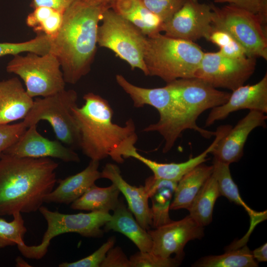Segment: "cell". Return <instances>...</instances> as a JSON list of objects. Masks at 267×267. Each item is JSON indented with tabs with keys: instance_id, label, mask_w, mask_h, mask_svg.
Here are the masks:
<instances>
[{
	"instance_id": "6da1fadb",
	"label": "cell",
	"mask_w": 267,
	"mask_h": 267,
	"mask_svg": "<svg viewBox=\"0 0 267 267\" xmlns=\"http://www.w3.org/2000/svg\"><path fill=\"white\" fill-rule=\"evenodd\" d=\"M83 99L81 107L76 105L71 108L79 131V148L91 160L110 157L123 163L138 139L134 121L129 119L124 126L115 124L112 109L106 99L93 92L85 94Z\"/></svg>"
},
{
	"instance_id": "7a4b0ae2",
	"label": "cell",
	"mask_w": 267,
	"mask_h": 267,
	"mask_svg": "<svg viewBox=\"0 0 267 267\" xmlns=\"http://www.w3.org/2000/svg\"><path fill=\"white\" fill-rule=\"evenodd\" d=\"M50 158L0 157V216L39 210L57 181Z\"/></svg>"
},
{
	"instance_id": "3957f363",
	"label": "cell",
	"mask_w": 267,
	"mask_h": 267,
	"mask_svg": "<svg viewBox=\"0 0 267 267\" xmlns=\"http://www.w3.org/2000/svg\"><path fill=\"white\" fill-rule=\"evenodd\" d=\"M109 7L75 0L64 11L50 52L58 59L66 83L75 84L90 70L97 50V32Z\"/></svg>"
},
{
	"instance_id": "277c9868",
	"label": "cell",
	"mask_w": 267,
	"mask_h": 267,
	"mask_svg": "<svg viewBox=\"0 0 267 267\" xmlns=\"http://www.w3.org/2000/svg\"><path fill=\"white\" fill-rule=\"evenodd\" d=\"M204 52L194 42L157 33L147 37L144 62L148 76L166 83L194 78Z\"/></svg>"
},
{
	"instance_id": "5b68a950",
	"label": "cell",
	"mask_w": 267,
	"mask_h": 267,
	"mask_svg": "<svg viewBox=\"0 0 267 267\" xmlns=\"http://www.w3.org/2000/svg\"><path fill=\"white\" fill-rule=\"evenodd\" d=\"M39 211L47 224L41 243L38 245L28 246L24 242L17 245L22 255L28 259L43 258L47 252L51 239L60 234L73 232L86 237H101L104 231L101 227L111 217L109 213L101 211L63 214L57 211H51L43 206Z\"/></svg>"
},
{
	"instance_id": "8992f818",
	"label": "cell",
	"mask_w": 267,
	"mask_h": 267,
	"mask_svg": "<svg viewBox=\"0 0 267 267\" xmlns=\"http://www.w3.org/2000/svg\"><path fill=\"white\" fill-rule=\"evenodd\" d=\"M101 21L97 28V44L112 50L132 70L137 68L148 76L144 62L147 37L111 8L104 11Z\"/></svg>"
},
{
	"instance_id": "52a82bcc",
	"label": "cell",
	"mask_w": 267,
	"mask_h": 267,
	"mask_svg": "<svg viewBox=\"0 0 267 267\" xmlns=\"http://www.w3.org/2000/svg\"><path fill=\"white\" fill-rule=\"evenodd\" d=\"M78 94L64 89L56 93L36 98L23 120L28 128L41 120L49 123L58 140L72 149L79 148L80 134L71 108L77 105Z\"/></svg>"
},
{
	"instance_id": "ba28073f",
	"label": "cell",
	"mask_w": 267,
	"mask_h": 267,
	"mask_svg": "<svg viewBox=\"0 0 267 267\" xmlns=\"http://www.w3.org/2000/svg\"><path fill=\"white\" fill-rule=\"evenodd\" d=\"M6 70L22 80L27 93L32 98L46 97L65 89L59 61L51 52L44 55L33 52L15 55Z\"/></svg>"
},
{
	"instance_id": "9c48e42d",
	"label": "cell",
	"mask_w": 267,
	"mask_h": 267,
	"mask_svg": "<svg viewBox=\"0 0 267 267\" xmlns=\"http://www.w3.org/2000/svg\"><path fill=\"white\" fill-rule=\"evenodd\" d=\"M214 28L228 33L244 49L247 56L267 60V26L256 15L229 4H211Z\"/></svg>"
},
{
	"instance_id": "30bf717a",
	"label": "cell",
	"mask_w": 267,
	"mask_h": 267,
	"mask_svg": "<svg viewBox=\"0 0 267 267\" xmlns=\"http://www.w3.org/2000/svg\"><path fill=\"white\" fill-rule=\"evenodd\" d=\"M256 58H231L216 52H204L194 78L212 87L235 90L244 85L253 74Z\"/></svg>"
},
{
	"instance_id": "8fae6325",
	"label": "cell",
	"mask_w": 267,
	"mask_h": 267,
	"mask_svg": "<svg viewBox=\"0 0 267 267\" xmlns=\"http://www.w3.org/2000/svg\"><path fill=\"white\" fill-rule=\"evenodd\" d=\"M213 11L211 4L198 0H187L181 8L164 23L161 32L165 35L190 42L208 39L213 30Z\"/></svg>"
},
{
	"instance_id": "7c38bea8",
	"label": "cell",
	"mask_w": 267,
	"mask_h": 267,
	"mask_svg": "<svg viewBox=\"0 0 267 267\" xmlns=\"http://www.w3.org/2000/svg\"><path fill=\"white\" fill-rule=\"evenodd\" d=\"M204 227L197 223L189 215L183 219L148 230L152 240L151 252L163 258L171 255L183 258V248L191 240L201 239L204 235Z\"/></svg>"
},
{
	"instance_id": "4fadbf2b",
	"label": "cell",
	"mask_w": 267,
	"mask_h": 267,
	"mask_svg": "<svg viewBox=\"0 0 267 267\" xmlns=\"http://www.w3.org/2000/svg\"><path fill=\"white\" fill-rule=\"evenodd\" d=\"M3 153L18 157L53 158L65 162L80 161L73 149L59 140H50L41 135L37 130V125L28 127Z\"/></svg>"
},
{
	"instance_id": "5bb4252c",
	"label": "cell",
	"mask_w": 267,
	"mask_h": 267,
	"mask_svg": "<svg viewBox=\"0 0 267 267\" xmlns=\"http://www.w3.org/2000/svg\"><path fill=\"white\" fill-rule=\"evenodd\" d=\"M242 109L267 113V74L255 84L243 85L233 90L225 103L212 109L205 126H211L217 121L225 119L230 113Z\"/></svg>"
},
{
	"instance_id": "9a60e30c",
	"label": "cell",
	"mask_w": 267,
	"mask_h": 267,
	"mask_svg": "<svg viewBox=\"0 0 267 267\" xmlns=\"http://www.w3.org/2000/svg\"><path fill=\"white\" fill-rule=\"evenodd\" d=\"M267 119L265 113L250 110L220 140L211 153L214 158L229 165L239 161L243 156L244 146L249 135L256 128L265 127Z\"/></svg>"
},
{
	"instance_id": "2e32d148",
	"label": "cell",
	"mask_w": 267,
	"mask_h": 267,
	"mask_svg": "<svg viewBox=\"0 0 267 267\" xmlns=\"http://www.w3.org/2000/svg\"><path fill=\"white\" fill-rule=\"evenodd\" d=\"M231 127L229 125L219 126L215 131L214 140L208 147L197 156L183 162L158 163L141 155L135 147L127 153L126 159L132 157L140 161L152 171L153 176L156 178L178 182L186 174L207 160L208 154L211 153Z\"/></svg>"
},
{
	"instance_id": "e0dca14e",
	"label": "cell",
	"mask_w": 267,
	"mask_h": 267,
	"mask_svg": "<svg viewBox=\"0 0 267 267\" xmlns=\"http://www.w3.org/2000/svg\"><path fill=\"white\" fill-rule=\"evenodd\" d=\"M101 178L109 179L117 187L125 196L128 209L137 222L145 229H150L152 224V215L144 186L137 187L128 183L122 177L119 167L112 163L105 165L101 172Z\"/></svg>"
},
{
	"instance_id": "ac0fdd59",
	"label": "cell",
	"mask_w": 267,
	"mask_h": 267,
	"mask_svg": "<svg viewBox=\"0 0 267 267\" xmlns=\"http://www.w3.org/2000/svg\"><path fill=\"white\" fill-rule=\"evenodd\" d=\"M116 80L130 96L135 107L140 108L146 105L153 107L159 113L160 122L165 121L170 116L176 96L167 84L162 88H142L132 84L120 74L116 75Z\"/></svg>"
},
{
	"instance_id": "d6986e66",
	"label": "cell",
	"mask_w": 267,
	"mask_h": 267,
	"mask_svg": "<svg viewBox=\"0 0 267 267\" xmlns=\"http://www.w3.org/2000/svg\"><path fill=\"white\" fill-rule=\"evenodd\" d=\"M33 102L17 77L0 81V125L23 120Z\"/></svg>"
},
{
	"instance_id": "ffe728a7",
	"label": "cell",
	"mask_w": 267,
	"mask_h": 267,
	"mask_svg": "<svg viewBox=\"0 0 267 267\" xmlns=\"http://www.w3.org/2000/svg\"><path fill=\"white\" fill-rule=\"evenodd\" d=\"M99 165V161L90 160L88 166L81 172L59 179L58 186L45 196L44 202L71 204L101 178Z\"/></svg>"
},
{
	"instance_id": "44dd1931",
	"label": "cell",
	"mask_w": 267,
	"mask_h": 267,
	"mask_svg": "<svg viewBox=\"0 0 267 267\" xmlns=\"http://www.w3.org/2000/svg\"><path fill=\"white\" fill-rule=\"evenodd\" d=\"M104 231L120 232L130 239L141 252H151L152 240L148 231L136 221L133 213L120 200L110 219L104 225Z\"/></svg>"
},
{
	"instance_id": "7402d4cb",
	"label": "cell",
	"mask_w": 267,
	"mask_h": 267,
	"mask_svg": "<svg viewBox=\"0 0 267 267\" xmlns=\"http://www.w3.org/2000/svg\"><path fill=\"white\" fill-rule=\"evenodd\" d=\"M177 184L178 182L156 178L153 176L146 179L144 186L151 200L150 210L152 226L154 228L172 221L169 216L170 206Z\"/></svg>"
},
{
	"instance_id": "603a6c76",
	"label": "cell",
	"mask_w": 267,
	"mask_h": 267,
	"mask_svg": "<svg viewBox=\"0 0 267 267\" xmlns=\"http://www.w3.org/2000/svg\"><path fill=\"white\" fill-rule=\"evenodd\" d=\"M111 8L147 37L161 32L163 22L146 7L142 0H114Z\"/></svg>"
},
{
	"instance_id": "cb8c5ba5",
	"label": "cell",
	"mask_w": 267,
	"mask_h": 267,
	"mask_svg": "<svg viewBox=\"0 0 267 267\" xmlns=\"http://www.w3.org/2000/svg\"><path fill=\"white\" fill-rule=\"evenodd\" d=\"M213 166L202 163L186 174L178 182L170 210L188 209L195 197L212 175Z\"/></svg>"
},
{
	"instance_id": "d4e9b609",
	"label": "cell",
	"mask_w": 267,
	"mask_h": 267,
	"mask_svg": "<svg viewBox=\"0 0 267 267\" xmlns=\"http://www.w3.org/2000/svg\"><path fill=\"white\" fill-rule=\"evenodd\" d=\"M120 193L117 187L112 183L106 187L91 185L80 197L71 203L73 210L108 212L118 206Z\"/></svg>"
},
{
	"instance_id": "484cf974",
	"label": "cell",
	"mask_w": 267,
	"mask_h": 267,
	"mask_svg": "<svg viewBox=\"0 0 267 267\" xmlns=\"http://www.w3.org/2000/svg\"><path fill=\"white\" fill-rule=\"evenodd\" d=\"M212 166V175L217 181L221 196H223L230 201L243 207L253 222V224L266 219V211L263 212H256L243 201L240 195L237 185L232 178L229 164L214 158Z\"/></svg>"
},
{
	"instance_id": "4316f807",
	"label": "cell",
	"mask_w": 267,
	"mask_h": 267,
	"mask_svg": "<svg viewBox=\"0 0 267 267\" xmlns=\"http://www.w3.org/2000/svg\"><path fill=\"white\" fill-rule=\"evenodd\" d=\"M220 196L218 184L212 175L188 208L189 215L201 226L209 225L212 221L215 204Z\"/></svg>"
},
{
	"instance_id": "83f0119b",
	"label": "cell",
	"mask_w": 267,
	"mask_h": 267,
	"mask_svg": "<svg viewBox=\"0 0 267 267\" xmlns=\"http://www.w3.org/2000/svg\"><path fill=\"white\" fill-rule=\"evenodd\" d=\"M192 267H257L258 262L253 257L252 251L246 245L227 250L220 255L201 258Z\"/></svg>"
},
{
	"instance_id": "f1b7e54d",
	"label": "cell",
	"mask_w": 267,
	"mask_h": 267,
	"mask_svg": "<svg viewBox=\"0 0 267 267\" xmlns=\"http://www.w3.org/2000/svg\"><path fill=\"white\" fill-rule=\"evenodd\" d=\"M52 40L45 35L40 34L29 41L20 43H0V57L15 55L23 52H33L39 55L51 51Z\"/></svg>"
},
{
	"instance_id": "f546056e",
	"label": "cell",
	"mask_w": 267,
	"mask_h": 267,
	"mask_svg": "<svg viewBox=\"0 0 267 267\" xmlns=\"http://www.w3.org/2000/svg\"><path fill=\"white\" fill-rule=\"evenodd\" d=\"M13 220L8 222L0 218V248L15 246L24 243V237L27 232L21 213L13 215Z\"/></svg>"
},
{
	"instance_id": "4dcf8cb0",
	"label": "cell",
	"mask_w": 267,
	"mask_h": 267,
	"mask_svg": "<svg viewBox=\"0 0 267 267\" xmlns=\"http://www.w3.org/2000/svg\"><path fill=\"white\" fill-rule=\"evenodd\" d=\"M131 267H175L179 266L182 259L175 258H163L151 252L139 251L129 259Z\"/></svg>"
},
{
	"instance_id": "1f68e13d",
	"label": "cell",
	"mask_w": 267,
	"mask_h": 267,
	"mask_svg": "<svg viewBox=\"0 0 267 267\" xmlns=\"http://www.w3.org/2000/svg\"><path fill=\"white\" fill-rule=\"evenodd\" d=\"M146 7L164 23L169 20L187 0H142Z\"/></svg>"
},
{
	"instance_id": "d6a6232c",
	"label": "cell",
	"mask_w": 267,
	"mask_h": 267,
	"mask_svg": "<svg viewBox=\"0 0 267 267\" xmlns=\"http://www.w3.org/2000/svg\"><path fill=\"white\" fill-rule=\"evenodd\" d=\"M115 243V237H111L97 250L89 256L73 262H63L58 266L59 267H100L107 253L114 246Z\"/></svg>"
},
{
	"instance_id": "836d02e7",
	"label": "cell",
	"mask_w": 267,
	"mask_h": 267,
	"mask_svg": "<svg viewBox=\"0 0 267 267\" xmlns=\"http://www.w3.org/2000/svg\"><path fill=\"white\" fill-rule=\"evenodd\" d=\"M216 3L227 2L257 15L265 25L267 21V0H213Z\"/></svg>"
},
{
	"instance_id": "e575fe53",
	"label": "cell",
	"mask_w": 267,
	"mask_h": 267,
	"mask_svg": "<svg viewBox=\"0 0 267 267\" xmlns=\"http://www.w3.org/2000/svg\"><path fill=\"white\" fill-rule=\"evenodd\" d=\"M27 129L23 122L0 125V157L6 149L18 139Z\"/></svg>"
},
{
	"instance_id": "d590c367",
	"label": "cell",
	"mask_w": 267,
	"mask_h": 267,
	"mask_svg": "<svg viewBox=\"0 0 267 267\" xmlns=\"http://www.w3.org/2000/svg\"><path fill=\"white\" fill-rule=\"evenodd\" d=\"M63 13L54 9L51 14L34 31L37 34H44L51 39H54L58 34L63 22Z\"/></svg>"
},
{
	"instance_id": "8d00e7d4",
	"label": "cell",
	"mask_w": 267,
	"mask_h": 267,
	"mask_svg": "<svg viewBox=\"0 0 267 267\" xmlns=\"http://www.w3.org/2000/svg\"><path fill=\"white\" fill-rule=\"evenodd\" d=\"M100 267H131L130 260L119 246L111 248Z\"/></svg>"
},
{
	"instance_id": "74e56055",
	"label": "cell",
	"mask_w": 267,
	"mask_h": 267,
	"mask_svg": "<svg viewBox=\"0 0 267 267\" xmlns=\"http://www.w3.org/2000/svg\"><path fill=\"white\" fill-rule=\"evenodd\" d=\"M218 52L224 56L231 58H237L247 56L243 47L234 39L227 44L220 47Z\"/></svg>"
},
{
	"instance_id": "f35d334b",
	"label": "cell",
	"mask_w": 267,
	"mask_h": 267,
	"mask_svg": "<svg viewBox=\"0 0 267 267\" xmlns=\"http://www.w3.org/2000/svg\"><path fill=\"white\" fill-rule=\"evenodd\" d=\"M75 0H32L30 6L33 8L38 6H48L64 12L65 10Z\"/></svg>"
},
{
	"instance_id": "ab89813d",
	"label": "cell",
	"mask_w": 267,
	"mask_h": 267,
	"mask_svg": "<svg viewBox=\"0 0 267 267\" xmlns=\"http://www.w3.org/2000/svg\"><path fill=\"white\" fill-rule=\"evenodd\" d=\"M252 254L254 259L258 262H265L267 261V244L259 247L252 251Z\"/></svg>"
},
{
	"instance_id": "60d3db41",
	"label": "cell",
	"mask_w": 267,
	"mask_h": 267,
	"mask_svg": "<svg viewBox=\"0 0 267 267\" xmlns=\"http://www.w3.org/2000/svg\"><path fill=\"white\" fill-rule=\"evenodd\" d=\"M84 2L92 5L104 6L109 8L114 0H82Z\"/></svg>"
},
{
	"instance_id": "b9f144b4",
	"label": "cell",
	"mask_w": 267,
	"mask_h": 267,
	"mask_svg": "<svg viewBox=\"0 0 267 267\" xmlns=\"http://www.w3.org/2000/svg\"><path fill=\"white\" fill-rule=\"evenodd\" d=\"M16 266L19 267H31L30 265L27 263L21 257H17L15 260Z\"/></svg>"
}]
</instances>
